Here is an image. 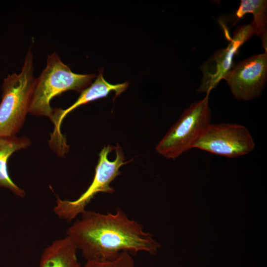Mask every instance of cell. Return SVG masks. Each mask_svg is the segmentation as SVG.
Segmentation results:
<instances>
[{
	"label": "cell",
	"mask_w": 267,
	"mask_h": 267,
	"mask_svg": "<svg viewBox=\"0 0 267 267\" xmlns=\"http://www.w3.org/2000/svg\"><path fill=\"white\" fill-rule=\"evenodd\" d=\"M70 226L67 235L87 261H107L122 252L156 254L160 244L137 221L120 209L114 214L85 210Z\"/></svg>",
	"instance_id": "6da1fadb"
},
{
	"label": "cell",
	"mask_w": 267,
	"mask_h": 267,
	"mask_svg": "<svg viewBox=\"0 0 267 267\" xmlns=\"http://www.w3.org/2000/svg\"><path fill=\"white\" fill-rule=\"evenodd\" d=\"M33 55L30 48L19 74H8L1 86L0 137L11 136L19 131L29 113L36 78Z\"/></svg>",
	"instance_id": "7a4b0ae2"
},
{
	"label": "cell",
	"mask_w": 267,
	"mask_h": 267,
	"mask_svg": "<svg viewBox=\"0 0 267 267\" xmlns=\"http://www.w3.org/2000/svg\"><path fill=\"white\" fill-rule=\"evenodd\" d=\"M46 66L36 78L29 113L51 119L53 109L50 101L55 96L68 90L81 92L95 79V74L73 72L56 52L48 55Z\"/></svg>",
	"instance_id": "3957f363"
},
{
	"label": "cell",
	"mask_w": 267,
	"mask_h": 267,
	"mask_svg": "<svg viewBox=\"0 0 267 267\" xmlns=\"http://www.w3.org/2000/svg\"><path fill=\"white\" fill-rule=\"evenodd\" d=\"M98 156L94 176L88 189L73 201L57 198L53 211L58 218L71 221L86 210L87 206L98 193L112 194L114 192L110 184L121 174L120 168L129 161H124L122 148L118 144L115 147L111 145L104 146Z\"/></svg>",
	"instance_id": "277c9868"
},
{
	"label": "cell",
	"mask_w": 267,
	"mask_h": 267,
	"mask_svg": "<svg viewBox=\"0 0 267 267\" xmlns=\"http://www.w3.org/2000/svg\"><path fill=\"white\" fill-rule=\"evenodd\" d=\"M209 94L192 103L169 129L156 147L157 152L169 159H175L193 146L210 124Z\"/></svg>",
	"instance_id": "5b68a950"
},
{
	"label": "cell",
	"mask_w": 267,
	"mask_h": 267,
	"mask_svg": "<svg viewBox=\"0 0 267 267\" xmlns=\"http://www.w3.org/2000/svg\"><path fill=\"white\" fill-rule=\"evenodd\" d=\"M255 146L253 138L245 126L224 123L210 124L193 148L232 158L250 153Z\"/></svg>",
	"instance_id": "8992f818"
},
{
	"label": "cell",
	"mask_w": 267,
	"mask_h": 267,
	"mask_svg": "<svg viewBox=\"0 0 267 267\" xmlns=\"http://www.w3.org/2000/svg\"><path fill=\"white\" fill-rule=\"evenodd\" d=\"M267 77V52L240 62L224 78L234 97L249 100L258 97L264 89Z\"/></svg>",
	"instance_id": "52a82bcc"
},
{
	"label": "cell",
	"mask_w": 267,
	"mask_h": 267,
	"mask_svg": "<svg viewBox=\"0 0 267 267\" xmlns=\"http://www.w3.org/2000/svg\"><path fill=\"white\" fill-rule=\"evenodd\" d=\"M255 35L252 23L238 27L226 48L218 50L201 66L202 73L199 92L209 93L223 79L232 67V61L238 48Z\"/></svg>",
	"instance_id": "ba28073f"
},
{
	"label": "cell",
	"mask_w": 267,
	"mask_h": 267,
	"mask_svg": "<svg viewBox=\"0 0 267 267\" xmlns=\"http://www.w3.org/2000/svg\"><path fill=\"white\" fill-rule=\"evenodd\" d=\"M129 86L128 82L115 85L108 83L103 77V70H99L94 82L81 92L77 100L71 106L66 109H55L53 110L50 119L54 125L53 136L62 141L63 137L60 134V126L62 120L69 113L81 105L106 97L112 91L115 92L116 98L126 90Z\"/></svg>",
	"instance_id": "9c48e42d"
},
{
	"label": "cell",
	"mask_w": 267,
	"mask_h": 267,
	"mask_svg": "<svg viewBox=\"0 0 267 267\" xmlns=\"http://www.w3.org/2000/svg\"><path fill=\"white\" fill-rule=\"evenodd\" d=\"M77 248L67 236L56 240L42 252L39 267H82Z\"/></svg>",
	"instance_id": "30bf717a"
},
{
	"label": "cell",
	"mask_w": 267,
	"mask_h": 267,
	"mask_svg": "<svg viewBox=\"0 0 267 267\" xmlns=\"http://www.w3.org/2000/svg\"><path fill=\"white\" fill-rule=\"evenodd\" d=\"M31 144L26 137H0V186L8 188L14 194L20 197L25 196L24 190L18 186L8 175L7 162L9 157L15 151L25 149Z\"/></svg>",
	"instance_id": "8fae6325"
},
{
	"label": "cell",
	"mask_w": 267,
	"mask_h": 267,
	"mask_svg": "<svg viewBox=\"0 0 267 267\" xmlns=\"http://www.w3.org/2000/svg\"><path fill=\"white\" fill-rule=\"evenodd\" d=\"M266 0H242L236 13L237 19L241 18L247 13L253 15V24L255 35L259 37L262 45L267 52V29Z\"/></svg>",
	"instance_id": "7c38bea8"
},
{
	"label": "cell",
	"mask_w": 267,
	"mask_h": 267,
	"mask_svg": "<svg viewBox=\"0 0 267 267\" xmlns=\"http://www.w3.org/2000/svg\"><path fill=\"white\" fill-rule=\"evenodd\" d=\"M82 267H135V263L131 253L123 252L116 259L110 261H87Z\"/></svg>",
	"instance_id": "4fadbf2b"
}]
</instances>
